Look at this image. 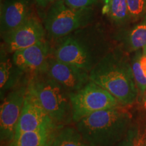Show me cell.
Segmentation results:
<instances>
[{
    "mask_svg": "<svg viewBox=\"0 0 146 146\" xmlns=\"http://www.w3.org/2000/svg\"><path fill=\"white\" fill-rule=\"evenodd\" d=\"M112 49L106 31L91 24L54 40L52 56L89 73Z\"/></svg>",
    "mask_w": 146,
    "mask_h": 146,
    "instance_id": "1",
    "label": "cell"
},
{
    "mask_svg": "<svg viewBox=\"0 0 146 146\" xmlns=\"http://www.w3.org/2000/svg\"><path fill=\"white\" fill-rule=\"evenodd\" d=\"M91 81L108 91L122 106L133 105L139 98L131 62L120 47H115L89 72Z\"/></svg>",
    "mask_w": 146,
    "mask_h": 146,
    "instance_id": "2",
    "label": "cell"
},
{
    "mask_svg": "<svg viewBox=\"0 0 146 146\" xmlns=\"http://www.w3.org/2000/svg\"><path fill=\"white\" fill-rule=\"evenodd\" d=\"M119 106L94 112L75 124L91 146H116L132 125V116Z\"/></svg>",
    "mask_w": 146,
    "mask_h": 146,
    "instance_id": "3",
    "label": "cell"
},
{
    "mask_svg": "<svg viewBox=\"0 0 146 146\" xmlns=\"http://www.w3.org/2000/svg\"><path fill=\"white\" fill-rule=\"evenodd\" d=\"M28 89L58 126L73 123L70 94L47 73L40 71L29 75Z\"/></svg>",
    "mask_w": 146,
    "mask_h": 146,
    "instance_id": "4",
    "label": "cell"
},
{
    "mask_svg": "<svg viewBox=\"0 0 146 146\" xmlns=\"http://www.w3.org/2000/svg\"><path fill=\"white\" fill-rule=\"evenodd\" d=\"M94 18L91 7L74 8L63 0H56L47 11L43 25L47 34L54 41L91 25Z\"/></svg>",
    "mask_w": 146,
    "mask_h": 146,
    "instance_id": "5",
    "label": "cell"
},
{
    "mask_svg": "<svg viewBox=\"0 0 146 146\" xmlns=\"http://www.w3.org/2000/svg\"><path fill=\"white\" fill-rule=\"evenodd\" d=\"M70 100L74 123L98 111L122 106L112 95L92 81L70 94Z\"/></svg>",
    "mask_w": 146,
    "mask_h": 146,
    "instance_id": "6",
    "label": "cell"
},
{
    "mask_svg": "<svg viewBox=\"0 0 146 146\" xmlns=\"http://www.w3.org/2000/svg\"><path fill=\"white\" fill-rule=\"evenodd\" d=\"M29 75L28 74L1 99L0 138L1 146L12 141L15 135L16 128L28 90Z\"/></svg>",
    "mask_w": 146,
    "mask_h": 146,
    "instance_id": "7",
    "label": "cell"
},
{
    "mask_svg": "<svg viewBox=\"0 0 146 146\" xmlns=\"http://www.w3.org/2000/svg\"><path fill=\"white\" fill-rule=\"evenodd\" d=\"M44 25L37 18L31 16L25 23L12 31L1 35V45L9 54L27 48L41 40L46 39Z\"/></svg>",
    "mask_w": 146,
    "mask_h": 146,
    "instance_id": "8",
    "label": "cell"
},
{
    "mask_svg": "<svg viewBox=\"0 0 146 146\" xmlns=\"http://www.w3.org/2000/svg\"><path fill=\"white\" fill-rule=\"evenodd\" d=\"M60 127L54 123L36 96L28 89L16 128L15 135L25 132L56 129Z\"/></svg>",
    "mask_w": 146,
    "mask_h": 146,
    "instance_id": "9",
    "label": "cell"
},
{
    "mask_svg": "<svg viewBox=\"0 0 146 146\" xmlns=\"http://www.w3.org/2000/svg\"><path fill=\"white\" fill-rule=\"evenodd\" d=\"M43 71L64 87L70 94L80 90L91 81L88 72L61 61L52 55Z\"/></svg>",
    "mask_w": 146,
    "mask_h": 146,
    "instance_id": "10",
    "label": "cell"
},
{
    "mask_svg": "<svg viewBox=\"0 0 146 146\" xmlns=\"http://www.w3.org/2000/svg\"><path fill=\"white\" fill-rule=\"evenodd\" d=\"M52 55V45L46 39L12 54L15 64L28 74L44 70Z\"/></svg>",
    "mask_w": 146,
    "mask_h": 146,
    "instance_id": "11",
    "label": "cell"
},
{
    "mask_svg": "<svg viewBox=\"0 0 146 146\" xmlns=\"http://www.w3.org/2000/svg\"><path fill=\"white\" fill-rule=\"evenodd\" d=\"M1 35L12 31L31 17L30 0H6L0 14Z\"/></svg>",
    "mask_w": 146,
    "mask_h": 146,
    "instance_id": "12",
    "label": "cell"
},
{
    "mask_svg": "<svg viewBox=\"0 0 146 146\" xmlns=\"http://www.w3.org/2000/svg\"><path fill=\"white\" fill-rule=\"evenodd\" d=\"M1 45V58H0V96L2 99L5 95L18 85L28 73L25 72L14 64L12 58Z\"/></svg>",
    "mask_w": 146,
    "mask_h": 146,
    "instance_id": "13",
    "label": "cell"
},
{
    "mask_svg": "<svg viewBox=\"0 0 146 146\" xmlns=\"http://www.w3.org/2000/svg\"><path fill=\"white\" fill-rule=\"evenodd\" d=\"M60 127L21 133L3 146H51Z\"/></svg>",
    "mask_w": 146,
    "mask_h": 146,
    "instance_id": "14",
    "label": "cell"
},
{
    "mask_svg": "<svg viewBox=\"0 0 146 146\" xmlns=\"http://www.w3.org/2000/svg\"><path fill=\"white\" fill-rule=\"evenodd\" d=\"M120 40L127 52H135L146 46V16L141 23L120 36Z\"/></svg>",
    "mask_w": 146,
    "mask_h": 146,
    "instance_id": "15",
    "label": "cell"
},
{
    "mask_svg": "<svg viewBox=\"0 0 146 146\" xmlns=\"http://www.w3.org/2000/svg\"><path fill=\"white\" fill-rule=\"evenodd\" d=\"M51 146H91L76 126L71 125L60 127L53 140Z\"/></svg>",
    "mask_w": 146,
    "mask_h": 146,
    "instance_id": "16",
    "label": "cell"
},
{
    "mask_svg": "<svg viewBox=\"0 0 146 146\" xmlns=\"http://www.w3.org/2000/svg\"><path fill=\"white\" fill-rule=\"evenodd\" d=\"M131 64L138 89V99L141 100L146 92V51L144 49L135 52Z\"/></svg>",
    "mask_w": 146,
    "mask_h": 146,
    "instance_id": "17",
    "label": "cell"
},
{
    "mask_svg": "<svg viewBox=\"0 0 146 146\" xmlns=\"http://www.w3.org/2000/svg\"><path fill=\"white\" fill-rule=\"evenodd\" d=\"M116 146H146V125L134 123Z\"/></svg>",
    "mask_w": 146,
    "mask_h": 146,
    "instance_id": "18",
    "label": "cell"
},
{
    "mask_svg": "<svg viewBox=\"0 0 146 146\" xmlns=\"http://www.w3.org/2000/svg\"><path fill=\"white\" fill-rule=\"evenodd\" d=\"M106 14L116 25H123L131 20L127 0H111Z\"/></svg>",
    "mask_w": 146,
    "mask_h": 146,
    "instance_id": "19",
    "label": "cell"
},
{
    "mask_svg": "<svg viewBox=\"0 0 146 146\" xmlns=\"http://www.w3.org/2000/svg\"><path fill=\"white\" fill-rule=\"evenodd\" d=\"M131 21H137L146 14V0H127Z\"/></svg>",
    "mask_w": 146,
    "mask_h": 146,
    "instance_id": "20",
    "label": "cell"
},
{
    "mask_svg": "<svg viewBox=\"0 0 146 146\" xmlns=\"http://www.w3.org/2000/svg\"><path fill=\"white\" fill-rule=\"evenodd\" d=\"M68 6L74 8H91L98 0H63Z\"/></svg>",
    "mask_w": 146,
    "mask_h": 146,
    "instance_id": "21",
    "label": "cell"
},
{
    "mask_svg": "<svg viewBox=\"0 0 146 146\" xmlns=\"http://www.w3.org/2000/svg\"><path fill=\"white\" fill-rule=\"evenodd\" d=\"M35 1L39 6L42 7V8H45L47 5L54 3L56 0H35Z\"/></svg>",
    "mask_w": 146,
    "mask_h": 146,
    "instance_id": "22",
    "label": "cell"
},
{
    "mask_svg": "<svg viewBox=\"0 0 146 146\" xmlns=\"http://www.w3.org/2000/svg\"><path fill=\"white\" fill-rule=\"evenodd\" d=\"M141 107L143 110L146 113V92L141 100Z\"/></svg>",
    "mask_w": 146,
    "mask_h": 146,
    "instance_id": "23",
    "label": "cell"
},
{
    "mask_svg": "<svg viewBox=\"0 0 146 146\" xmlns=\"http://www.w3.org/2000/svg\"><path fill=\"white\" fill-rule=\"evenodd\" d=\"M110 1L111 0H102V1H103V3H104L103 12L104 14H106V12L107 9H108V8L110 3Z\"/></svg>",
    "mask_w": 146,
    "mask_h": 146,
    "instance_id": "24",
    "label": "cell"
},
{
    "mask_svg": "<svg viewBox=\"0 0 146 146\" xmlns=\"http://www.w3.org/2000/svg\"><path fill=\"white\" fill-rule=\"evenodd\" d=\"M143 49H144V50H145L146 51V46H145V47H144V48H143Z\"/></svg>",
    "mask_w": 146,
    "mask_h": 146,
    "instance_id": "25",
    "label": "cell"
}]
</instances>
